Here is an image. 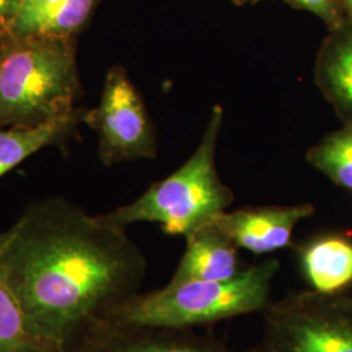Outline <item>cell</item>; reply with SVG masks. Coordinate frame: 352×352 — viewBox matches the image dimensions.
<instances>
[{
	"label": "cell",
	"mask_w": 352,
	"mask_h": 352,
	"mask_svg": "<svg viewBox=\"0 0 352 352\" xmlns=\"http://www.w3.org/2000/svg\"><path fill=\"white\" fill-rule=\"evenodd\" d=\"M0 252L8 282L33 331L60 352L140 292L148 261L124 228L75 202H32Z\"/></svg>",
	"instance_id": "6da1fadb"
},
{
	"label": "cell",
	"mask_w": 352,
	"mask_h": 352,
	"mask_svg": "<svg viewBox=\"0 0 352 352\" xmlns=\"http://www.w3.org/2000/svg\"><path fill=\"white\" fill-rule=\"evenodd\" d=\"M74 39L43 33L0 37V126H36L77 113Z\"/></svg>",
	"instance_id": "7a4b0ae2"
},
{
	"label": "cell",
	"mask_w": 352,
	"mask_h": 352,
	"mask_svg": "<svg viewBox=\"0 0 352 352\" xmlns=\"http://www.w3.org/2000/svg\"><path fill=\"white\" fill-rule=\"evenodd\" d=\"M278 272L279 261L267 258L227 280L168 282L162 289L135 294L104 321L129 327L193 329L263 314L272 302Z\"/></svg>",
	"instance_id": "3957f363"
},
{
	"label": "cell",
	"mask_w": 352,
	"mask_h": 352,
	"mask_svg": "<svg viewBox=\"0 0 352 352\" xmlns=\"http://www.w3.org/2000/svg\"><path fill=\"white\" fill-rule=\"evenodd\" d=\"M223 122V109L214 106L197 149L171 175L155 182L135 201L100 214L102 221L124 228L139 223H158L164 234L186 238L213 223L234 201V193L221 180L215 151Z\"/></svg>",
	"instance_id": "277c9868"
},
{
	"label": "cell",
	"mask_w": 352,
	"mask_h": 352,
	"mask_svg": "<svg viewBox=\"0 0 352 352\" xmlns=\"http://www.w3.org/2000/svg\"><path fill=\"white\" fill-rule=\"evenodd\" d=\"M251 352H352V298L304 289L272 300Z\"/></svg>",
	"instance_id": "5b68a950"
},
{
	"label": "cell",
	"mask_w": 352,
	"mask_h": 352,
	"mask_svg": "<svg viewBox=\"0 0 352 352\" xmlns=\"http://www.w3.org/2000/svg\"><path fill=\"white\" fill-rule=\"evenodd\" d=\"M98 136V155L104 166L157 155V136L139 90L123 67H111L98 106L81 118Z\"/></svg>",
	"instance_id": "8992f818"
},
{
	"label": "cell",
	"mask_w": 352,
	"mask_h": 352,
	"mask_svg": "<svg viewBox=\"0 0 352 352\" xmlns=\"http://www.w3.org/2000/svg\"><path fill=\"white\" fill-rule=\"evenodd\" d=\"M65 352H232L221 340L192 329L129 327L111 321L90 324Z\"/></svg>",
	"instance_id": "52a82bcc"
},
{
	"label": "cell",
	"mask_w": 352,
	"mask_h": 352,
	"mask_svg": "<svg viewBox=\"0 0 352 352\" xmlns=\"http://www.w3.org/2000/svg\"><path fill=\"white\" fill-rule=\"evenodd\" d=\"M314 214L315 208L311 204L248 206L226 210L213 223L238 248L267 254L291 247L294 230Z\"/></svg>",
	"instance_id": "ba28073f"
},
{
	"label": "cell",
	"mask_w": 352,
	"mask_h": 352,
	"mask_svg": "<svg viewBox=\"0 0 352 352\" xmlns=\"http://www.w3.org/2000/svg\"><path fill=\"white\" fill-rule=\"evenodd\" d=\"M186 251L170 282L227 280L238 276V247L214 223L201 227L186 238Z\"/></svg>",
	"instance_id": "9c48e42d"
},
{
	"label": "cell",
	"mask_w": 352,
	"mask_h": 352,
	"mask_svg": "<svg viewBox=\"0 0 352 352\" xmlns=\"http://www.w3.org/2000/svg\"><path fill=\"white\" fill-rule=\"evenodd\" d=\"M302 277L312 291L340 295L352 286V240L327 234L308 240L298 248Z\"/></svg>",
	"instance_id": "30bf717a"
},
{
	"label": "cell",
	"mask_w": 352,
	"mask_h": 352,
	"mask_svg": "<svg viewBox=\"0 0 352 352\" xmlns=\"http://www.w3.org/2000/svg\"><path fill=\"white\" fill-rule=\"evenodd\" d=\"M82 113L36 126H0V177L38 151L69 138Z\"/></svg>",
	"instance_id": "8fae6325"
},
{
	"label": "cell",
	"mask_w": 352,
	"mask_h": 352,
	"mask_svg": "<svg viewBox=\"0 0 352 352\" xmlns=\"http://www.w3.org/2000/svg\"><path fill=\"white\" fill-rule=\"evenodd\" d=\"M316 82L327 101L352 123V32L330 39L316 63Z\"/></svg>",
	"instance_id": "7c38bea8"
},
{
	"label": "cell",
	"mask_w": 352,
	"mask_h": 352,
	"mask_svg": "<svg viewBox=\"0 0 352 352\" xmlns=\"http://www.w3.org/2000/svg\"><path fill=\"white\" fill-rule=\"evenodd\" d=\"M0 352H60L29 325L25 312L0 264Z\"/></svg>",
	"instance_id": "4fadbf2b"
},
{
	"label": "cell",
	"mask_w": 352,
	"mask_h": 352,
	"mask_svg": "<svg viewBox=\"0 0 352 352\" xmlns=\"http://www.w3.org/2000/svg\"><path fill=\"white\" fill-rule=\"evenodd\" d=\"M307 158L333 183L352 190V123L318 142Z\"/></svg>",
	"instance_id": "5bb4252c"
},
{
	"label": "cell",
	"mask_w": 352,
	"mask_h": 352,
	"mask_svg": "<svg viewBox=\"0 0 352 352\" xmlns=\"http://www.w3.org/2000/svg\"><path fill=\"white\" fill-rule=\"evenodd\" d=\"M98 0H63L38 33L74 39L88 23Z\"/></svg>",
	"instance_id": "9a60e30c"
},
{
	"label": "cell",
	"mask_w": 352,
	"mask_h": 352,
	"mask_svg": "<svg viewBox=\"0 0 352 352\" xmlns=\"http://www.w3.org/2000/svg\"><path fill=\"white\" fill-rule=\"evenodd\" d=\"M63 0H25L17 17L12 33L33 34L38 33L51 14Z\"/></svg>",
	"instance_id": "2e32d148"
},
{
	"label": "cell",
	"mask_w": 352,
	"mask_h": 352,
	"mask_svg": "<svg viewBox=\"0 0 352 352\" xmlns=\"http://www.w3.org/2000/svg\"><path fill=\"white\" fill-rule=\"evenodd\" d=\"M289 1L305 11L315 13L316 16L321 17L330 26H337L340 24V17H338L334 0H289Z\"/></svg>",
	"instance_id": "e0dca14e"
},
{
	"label": "cell",
	"mask_w": 352,
	"mask_h": 352,
	"mask_svg": "<svg viewBox=\"0 0 352 352\" xmlns=\"http://www.w3.org/2000/svg\"><path fill=\"white\" fill-rule=\"evenodd\" d=\"M25 0H0V37L12 33Z\"/></svg>",
	"instance_id": "ac0fdd59"
},
{
	"label": "cell",
	"mask_w": 352,
	"mask_h": 352,
	"mask_svg": "<svg viewBox=\"0 0 352 352\" xmlns=\"http://www.w3.org/2000/svg\"><path fill=\"white\" fill-rule=\"evenodd\" d=\"M11 235H12V230L11 227L3 232H0V252L4 250V247L7 245V243L11 239Z\"/></svg>",
	"instance_id": "d6986e66"
},
{
	"label": "cell",
	"mask_w": 352,
	"mask_h": 352,
	"mask_svg": "<svg viewBox=\"0 0 352 352\" xmlns=\"http://www.w3.org/2000/svg\"><path fill=\"white\" fill-rule=\"evenodd\" d=\"M343 1V4H344V7L347 8V11L349 13L351 14L352 17V0H342Z\"/></svg>",
	"instance_id": "ffe728a7"
}]
</instances>
